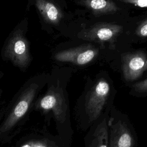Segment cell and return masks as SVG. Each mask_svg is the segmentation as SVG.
Returning <instances> with one entry per match:
<instances>
[{"mask_svg":"<svg viewBox=\"0 0 147 147\" xmlns=\"http://www.w3.org/2000/svg\"><path fill=\"white\" fill-rule=\"evenodd\" d=\"M48 76L43 73L29 79L6 106L0 122V144L9 143L25 128Z\"/></svg>","mask_w":147,"mask_h":147,"instance_id":"obj_2","label":"cell"},{"mask_svg":"<svg viewBox=\"0 0 147 147\" xmlns=\"http://www.w3.org/2000/svg\"><path fill=\"white\" fill-rule=\"evenodd\" d=\"M27 24L24 20L11 32L2 49V57L10 60L22 70L26 69L32 61L29 43L25 32Z\"/></svg>","mask_w":147,"mask_h":147,"instance_id":"obj_5","label":"cell"},{"mask_svg":"<svg viewBox=\"0 0 147 147\" xmlns=\"http://www.w3.org/2000/svg\"><path fill=\"white\" fill-rule=\"evenodd\" d=\"M98 52L97 48L91 44H86L60 51L54 55L53 58L59 62L84 65L92 61Z\"/></svg>","mask_w":147,"mask_h":147,"instance_id":"obj_7","label":"cell"},{"mask_svg":"<svg viewBox=\"0 0 147 147\" xmlns=\"http://www.w3.org/2000/svg\"><path fill=\"white\" fill-rule=\"evenodd\" d=\"M122 26L110 23H98L80 31L79 38L95 42H111L121 33Z\"/></svg>","mask_w":147,"mask_h":147,"instance_id":"obj_9","label":"cell"},{"mask_svg":"<svg viewBox=\"0 0 147 147\" xmlns=\"http://www.w3.org/2000/svg\"><path fill=\"white\" fill-rule=\"evenodd\" d=\"M71 72L70 68L54 67L49 74L45 92L38 96L33 106V111L40 113L48 122L53 121L57 135L69 147L74 134L67 91Z\"/></svg>","mask_w":147,"mask_h":147,"instance_id":"obj_1","label":"cell"},{"mask_svg":"<svg viewBox=\"0 0 147 147\" xmlns=\"http://www.w3.org/2000/svg\"><path fill=\"white\" fill-rule=\"evenodd\" d=\"M109 116L89 129L84 137L85 147H109Z\"/></svg>","mask_w":147,"mask_h":147,"instance_id":"obj_10","label":"cell"},{"mask_svg":"<svg viewBox=\"0 0 147 147\" xmlns=\"http://www.w3.org/2000/svg\"><path fill=\"white\" fill-rule=\"evenodd\" d=\"M109 147H137L138 138L129 116L113 106L108 119Z\"/></svg>","mask_w":147,"mask_h":147,"instance_id":"obj_4","label":"cell"},{"mask_svg":"<svg viewBox=\"0 0 147 147\" xmlns=\"http://www.w3.org/2000/svg\"><path fill=\"white\" fill-rule=\"evenodd\" d=\"M79 3L95 15L112 14L119 9L111 0H81Z\"/></svg>","mask_w":147,"mask_h":147,"instance_id":"obj_12","label":"cell"},{"mask_svg":"<svg viewBox=\"0 0 147 147\" xmlns=\"http://www.w3.org/2000/svg\"><path fill=\"white\" fill-rule=\"evenodd\" d=\"M113 100L112 88L104 78L86 88L74 108L78 128L87 131L94 124L107 117L114 106Z\"/></svg>","mask_w":147,"mask_h":147,"instance_id":"obj_3","label":"cell"},{"mask_svg":"<svg viewBox=\"0 0 147 147\" xmlns=\"http://www.w3.org/2000/svg\"><path fill=\"white\" fill-rule=\"evenodd\" d=\"M34 5L44 21L52 25H57L62 19L61 9L51 0H35Z\"/></svg>","mask_w":147,"mask_h":147,"instance_id":"obj_11","label":"cell"},{"mask_svg":"<svg viewBox=\"0 0 147 147\" xmlns=\"http://www.w3.org/2000/svg\"><path fill=\"white\" fill-rule=\"evenodd\" d=\"M118 1L132 4L140 7H147V0H117Z\"/></svg>","mask_w":147,"mask_h":147,"instance_id":"obj_15","label":"cell"},{"mask_svg":"<svg viewBox=\"0 0 147 147\" xmlns=\"http://www.w3.org/2000/svg\"><path fill=\"white\" fill-rule=\"evenodd\" d=\"M121 60L123 78L127 82L137 80L147 70V56L142 51L126 53Z\"/></svg>","mask_w":147,"mask_h":147,"instance_id":"obj_8","label":"cell"},{"mask_svg":"<svg viewBox=\"0 0 147 147\" xmlns=\"http://www.w3.org/2000/svg\"><path fill=\"white\" fill-rule=\"evenodd\" d=\"M136 33L140 37H147V18L138 25L136 29Z\"/></svg>","mask_w":147,"mask_h":147,"instance_id":"obj_14","label":"cell"},{"mask_svg":"<svg viewBox=\"0 0 147 147\" xmlns=\"http://www.w3.org/2000/svg\"><path fill=\"white\" fill-rule=\"evenodd\" d=\"M7 147H69L47 127L34 126L25 129L7 144Z\"/></svg>","mask_w":147,"mask_h":147,"instance_id":"obj_6","label":"cell"},{"mask_svg":"<svg viewBox=\"0 0 147 147\" xmlns=\"http://www.w3.org/2000/svg\"><path fill=\"white\" fill-rule=\"evenodd\" d=\"M131 93L136 96L147 95V78L134 83L131 86Z\"/></svg>","mask_w":147,"mask_h":147,"instance_id":"obj_13","label":"cell"},{"mask_svg":"<svg viewBox=\"0 0 147 147\" xmlns=\"http://www.w3.org/2000/svg\"><path fill=\"white\" fill-rule=\"evenodd\" d=\"M1 96H2V90L0 87V122L2 117V115H3V113L4 111V110L5 109L6 106H3L1 100Z\"/></svg>","mask_w":147,"mask_h":147,"instance_id":"obj_16","label":"cell"}]
</instances>
